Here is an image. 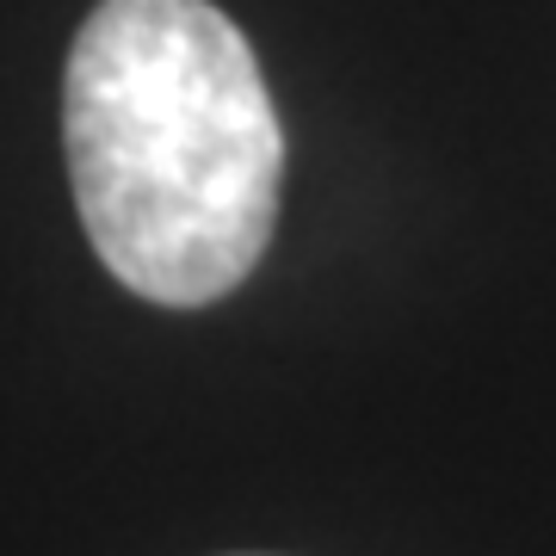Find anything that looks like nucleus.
Wrapping results in <instances>:
<instances>
[{
	"instance_id": "f257e3e1",
	"label": "nucleus",
	"mask_w": 556,
	"mask_h": 556,
	"mask_svg": "<svg viewBox=\"0 0 556 556\" xmlns=\"http://www.w3.org/2000/svg\"><path fill=\"white\" fill-rule=\"evenodd\" d=\"M80 229L124 291L229 298L278 223L285 130L254 43L211 0H100L62 80Z\"/></svg>"
}]
</instances>
